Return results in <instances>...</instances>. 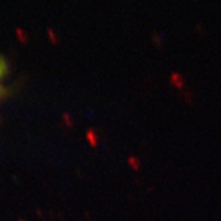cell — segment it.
<instances>
[{
  "label": "cell",
  "mask_w": 221,
  "mask_h": 221,
  "mask_svg": "<svg viewBox=\"0 0 221 221\" xmlns=\"http://www.w3.org/2000/svg\"><path fill=\"white\" fill-rule=\"evenodd\" d=\"M171 80L173 81V84H174V86H176L177 87L178 89H182L183 88V86H184V80H183V78H182V76L181 75H179V74H173L172 75V77H171Z\"/></svg>",
  "instance_id": "obj_1"
},
{
  "label": "cell",
  "mask_w": 221,
  "mask_h": 221,
  "mask_svg": "<svg viewBox=\"0 0 221 221\" xmlns=\"http://www.w3.org/2000/svg\"><path fill=\"white\" fill-rule=\"evenodd\" d=\"M5 71H6V64L3 61V59L0 57V78L3 76V74L5 73Z\"/></svg>",
  "instance_id": "obj_2"
}]
</instances>
